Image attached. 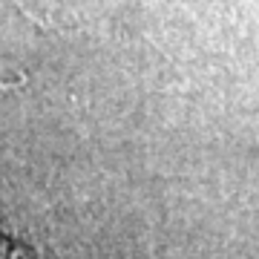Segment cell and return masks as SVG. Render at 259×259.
<instances>
[{
  "mask_svg": "<svg viewBox=\"0 0 259 259\" xmlns=\"http://www.w3.org/2000/svg\"><path fill=\"white\" fill-rule=\"evenodd\" d=\"M12 3H18V9L23 12V15H26V18L32 20V23H37V26H44V29H52V20H49V18H40V15H35V12L26 9V6H23L20 0H12Z\"/></svg>",
  "mask_w": 259,
  "mask_h": 259,
  "instance_id": "1",
  "label": "cell"
}]
</instances>
